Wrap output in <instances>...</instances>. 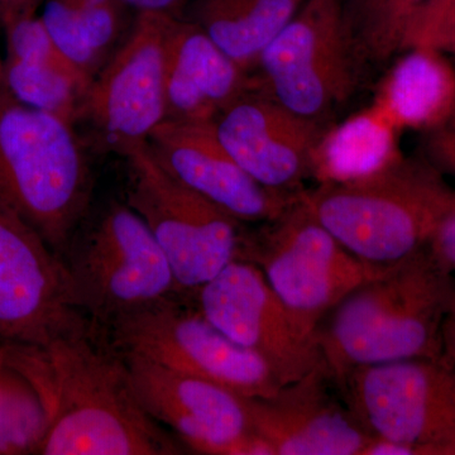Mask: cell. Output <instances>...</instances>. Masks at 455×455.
<instances>
[{
    "instance_id": "cell-1",
    "label": "cell",
    "mask_w": 455,
    "mask_h": 455,
    "mask_svg": "<svg viewBox=\"0 0 455 455\" xmlns=\"http://www.w3.org/2000/svg\"><path fill=\"white\" fill-rule=\"evenodd\" d=\"M47 412L42 455H176L184 447L142 406L127 366L94 326L46 346L0 343Z\"/></svg>"
},
{
    "instance_id": "cell-2",
    "label": "cell",
    "mask_w": 455,
    "mask_h": 455,
    "mask_svg": "<svg viewBox=\"0 0 455 455\" xmlns=\"http://www.w3.org/2000/svg\"><path fill=\"white\" fill-rule=\"evenodd\" d=\"M455 277L427 248L350 292L317 331V347L338 386L355 368L442 358V326Z\"/></svg>"
},
{
    "instance_id": "cell-3",
    "label": "cell",
    "mask_w": 455,
    "mask_h": 455,
    "mask_svg": "<svg viewBox=\"0 0 455 455\" xmlns=\"http://www.w3.org/2000/svg\"><path fill=\"white\" fill-rule=\"evenodd\" d=\"M92 170L74 123L0 88V209L62 259L92 197Z\"/></svg>"
},
{
    "instance_id": "cell-4",
    "label": "cell",
    "mask_w": 455,
    "mask_h": 455,
    "mask_svg": "<svg viewBox=\"0 0 455 455\" xmlns=\"http://www.w3.org/2000/svg\"><path fill=\"white\" fill-rule=\"evenodd\" d=\"M454 196L455 188L423 156H403L367 178L319 184L299 194L347 251L383 268L427 245Z\"/></svg>"
},
{
    "instance_id": "cell-5",
    "label": "cell",
    "mask_w": 455,
    "mask_h": 455,
    "mask_svg": "<svg viewBox=\"0 0 455 455\" xmlns=\"http://www.w3.org/2000/svg\"><path fill=\"white\" fill-rule=\"evenodd\" d=\"M61 259L75 309L99 331L184 295L155 235L124 204H109L90 226L77 229Z\"/></svg>"
},
{
    "instance_id": "cell-6",
    "label": "cell",
    "mask_w": 455,
    "mask_h": 455,
    "mask_svg": "<svg viewBox=\"0 0 455 455\" xmlns=\"http://www.w3.org/2000/svg\"><path fill=\"white\" fill-rule=\"evenodd\" d=\"M238 259L250 260L262 271L302 339L315 347L324 317L350 292L388 268L353 256L300 197L257 232L247 230Z\"/></svg>"
},
{
    "instance_id": "cell-7",
    "label": "cell",
    "mask_w": 455,
    "mask_h": 455,
    "mask_svg": "<svg viewBox=\"0 0 455 455\" xmlns=\"http://www.w3.org/2000/svg\"><path fill=\"white\" fill-rule=\"evenodd\" d=\"M364 66L350 38L343 0H307L266 47L252 89L322 123L355 95Z\"/></svg>"
},
{
    "instance_id": "cell-8",
    "label": "cell",
    "mask_w": 455,
    "mask_h": 455,
    "mask_svg": "<svg viewBox=\"0 0 455 455\" xmlns=\"http://www.w3.org/2000/svg\"><path fill=\"white\" fill-rule=\"evenodd\" d=\"M339 388L377 438L367 455H440L455 442V370L442 358L358 367Z\"/></svg>"
},
{
    "instance_id": "cell-9",
    "label": "cell",
    "mask_w": 455,
    "mask_h": 455,
    "mask_svg": "<svg viewBox=\"0 0 455 455\" xmlns=\"http://www.w3.org/2000/svg\"><path fill=\"white\" fill-rule=\"evenodd\" d=\"M101 333L119 355L148 359L243 397H274L283 387L259 355L221 333L187 295L119 317Z\"/></svg>"
},
{
    "instance_id": "cell-10",
    "label": "cell",
    "mask_w": 455,
    "mask_h": 455,
    "mask_svg": "<svg viewBox=\"0 0 455 455\" xmlns=\"http://www.w3.org/2000/svg\"><path fill=\"white\" fill-rule=\"evenodd\" d=\"M127 205L142 218L172 266L180 290H199L239 259L244 223L176 181L148 143L131 149Z\"/></svg>"
},
{
    "instance_id": "cell-11",
    "label": "cell",
    "mask_w": 455,
    "mask_h": 455,
    "mask_svg": "<svg viewBox=\"0 0 455 455\" xmlns=\"http://www.w3.org/2000/svg\"><path fill=\"white\" fill-rule=\"evenodd\" d=\"M176 17L137 13L119 49L90 86L83 118L122 157L148 143L166 119V61Z\"/></svg>"
},
{
    "instance_id": "cell-12",
    "label": "cell",
    "mask_w": 455,
    "mask_h": 455,
    "mask_svg": "<svg viewBox=\"0 0 455 455\" xmlns=\"http://www.w3.org/2000/svg\"><path fill=\"white\" fill-rule=\"evenodd\" d=\"M89 326L71 302L62 259L0 209V343L46 346Z\"/></svg>"
},
{
    "instance_id": "cell-13",
    "label": "cell",
    "mask_w": 455,
    "mask_h": 455,
    "mask_svg": "<svg viewBox=\"0 0 455 455\" xmlns=\"http://www.w3.org/2000/svg\"><path fill=\"white\" fill-rule=\"evenodd\" d=\"M119 355L146 411L175 431L190 451L208 455H272L254 433L241 395L148 359Z\"/></svg>"
},
{
    "instance_id": "cell-14",
    "label": "cell",
    "mask_w": 455,
    "mask_h": 455,
    "mask_svg": "<svg viewBox=\"0 0 455 455\" xmlns=\"http://www.w3.org/2000/svg\"><path fill=\"white\" fill-rule=\"evenodd\" d=\"M188 298L230 340L259 355L281 385L302 379L322 361L300 337L283 302L254 263L235 259Z\"/></svg>"
},
{
    "instance_id": "cell-15",
    "label": "cell",
    "mask_w": 455,
    "mask_h": 455,
    "mask_svg": "<svg viewBox=\"0 0 455 455\" xmlns=\"http://www.w3.org/2000/svg\"><path fill=\"white\" fill-rule=\"evenodd\" d=\"M331 124L298 116L252 88L212 121L221 145L245 172L290 194L304 190L314 149Z\"/></svg>"
},
{
    "instance_id": "cell-16",
    "label": "cell",
    "mask_w": 455,
    "mask_h": 455,
    "mask_svg": "<svg viewBox=\"0 0 455 455\" xmlns=\"http://www.w3.org/2000/svg\"><path fill=\"white\" fill-rule=\"evenodd\" d=\"M148 147L176 181L244 224L276 220L300 194L272 190L256 181L228 154L212 122L164 121L149 137Z\"/></svg>"
},
{
    "instance_id": "cell-17",
    "label": "cell",
    "mask_w": 455,
    "mask_h": 455,
    "mask_svg": "<svg viewBox=\"0 0 455 455\" xmlns=\"http://www.w3.org/2000/svg\"><path fill=\"white\" fill-rule=\"evenodd\" d=\"M324 361L269 398L244 397L251 425L272 455H367L376 438L331 392Z\"/></svg>"
},
{
    "instance_id": "cell-18",
    "label": "cell",
    "mask_w": 455,
    "mask_h": 455,
    "mask_svg": "<svg viewBox=\"0 0 455 455\" xmlns=\"http://www.w3.org/2000/svg\"><path fill=\"white\" fill-rule=\"evenodd\" d=\"M252 88V75L191 20L175 18L166 61V119L212 122Z\"/></svg>"
},
{
    "instance_id": "cell-19",
    "label": "cell",
    "mask_w": 455,
    "mask_h": 455,
    "mask_svg": "<svg viewBox=\"0 0 455 455\" xmlns=\"http://www.w3.org/2000/svg\"><path fill=\"white\" fill-rule=\"evenodd\" d=\"M7 57L0 88L20 103L74 123L83 118L92 82L56 49L37 13L4 28Z\"/></svg>"
},
{
    "instance_id": "cell-20",
    "label": "cell",
    "mask_w": 455,
    "mask_h": 455,
    "mask_svg": "<svg viewBox=\"0 0 455 455\" xmlns=\"http://www.w3.org/2000/svg\"><path fill=\"white\" fill-rule=\"evenodd\" d=\"M403 52L377 85L373 106L400 132H429L454 109L455 68L430 47Z\"/></svg>"
},
{
    "instance_id": "cell-21",
    "label": "cell",
    "mask_w": 455,
    "mask_h": 455,
    "mask_svg": "<svg viewBox=\"0 0 455 455\" xmlns=\"http://www.w3.org/2000/svg\"><path fill=\"white\" fill-rule=\"evenodd\" d=\"M307 0H191L185 20L252 75L260 55Z\"/></svg>"
},
{
    "instance_id": "cell-22",
    "label": "cell",
    "mask_w": 455,
    "mask_h": 455,
    "mask_svg": "<svg viewBox=\"0 0 455 455\" xmlns=\"http://www.w3.org/2000/svg\"><path fill=\"white\" fill-rule=\"evenodd\" d=\"M400 131L371 106L329 125L314 149L311 178L317 184L353 181L388 169L403 157Z\"/></svg>"
},
{
    "instance_id": "cell-23",
    "label": "cell",
    "mask_w": 455,
    "mask_h": 455,
    "mask_svg": "<svg viewBox=\"0 0 455 455\" xmlns=\"http://www.w3.org/2000/svg\"><path fill=\"white\" fill-rule=\"evenodd\" d=\"M130 13L123 5L92 7L74 0H44L40 17L56 49L92 83L130 32L134 20Z\"/></svg>"
},
{
    "instance_id": "cell-24",
    "label": "cell",
    "mask_w": 455,
    "mask_h": 455,
    "mask_svg": "<svg viewBox=\"0 0 455 455\" xmlns=\"http://www.w3.org/2000/svg\"><path fill=\"white\" fill-rule=\"evenodd\" d=\"M47 425L40 395L0 344V455L40 454Z\"/></svg>"
},
{
    "instance_id": "cell-25",
    "label": "cell",
    "mask_w": 455,
    "mask_h": 455,
    "mask_svg": "<svg viewBox=\"0 0 455 455\" xmlns=\"http://www.w3.org/2000/svg\"><path fill=\"white\" fill-rule=\"evenodd\" d=\"M425 0H349L347 27L362 65L381 66L403 51L407 28Z\"/></svg>"
},
{
    "instance_id": "cell-26",
    "label": "cell",
    "mask_w": 455,
    "mask_h": 455,
    "mask_svg": "<svg viewBox=\"0 0 455 455\" xmlns=\"http://www.w3.org/2000/svg\"><path fill=\"white\" fill-rule=\"evenodd\" d=\"M423 149L425 160L455 179V107L438 127L425 132Z\"/></svg>"
},
{
    "instance_id": "cell-27",
    "label": "cell",
    "mask_w": 455,
    "mask_h": 455,
    "mask_svg": "<svg viewBox=\"0 0 455 455\" xmlns=\"http://www.w3.org/2000/svg\"><path fill=\"white\" fill-rule=\"evenodd\" d=\"M453 13L455 0H425L407 28L403 51L424 46L427 38Z\"/></svg>"
},
{
    "instance_id": "cell-28",
    "label": "cell",
    "mask_w": 455,
    "mask_h": 455,
    "mask_svg": "<svg viewBox=\"0 0 455 455\" xmlns=\"http://www.w3.org/2000/svg\"><path fill=\"white\" fill-rule=\"evenodd\" d=\"M425 248L440 267L455 277V196L434 227Z\"/></svg>"
},
{
    "instance_id": "cell-29",
    "label": "cell",
    "mask_w": 455,
    "mask_h": 455,
    "mask_svg": "<svg viewBox=\"0 0 455 455\" xmlns=\"http://www.w3.org/2000/svg\"><path fill=\"white\" fill-rule=\"evenodd\" d=\"M133 13H154L181 18L191 0H122Z\"/></svg>"
},
{
    "instance_id": "cell-30",
    "label": "cell",
    "mask_w": 455,
    "mask_h": 455,
    "mask_svg": "<svg viewBox=\"0 0 455 455\" xmlns=\"http://www.w3.org/2000/svg\"><path fill=\"white\" fill-rule=\"evenodd\" d=\"M442 359L455 370V286L442 326Z\"/></svg>"
},
{
    "instance_id": "cell-31",
    "label": "cell",
    "mask_w": 455,
    "mask_h": 455,
    "mask_svg": "<svg viewBox=\"0 0 455 455\" xmlns=\"http://www.w3.org/2000/svg\"><path fill=\"white\" fill-rule=\"evenodd\" d=\"M44 0H0V27L3 29L17 18L37 13Z\"/></svg>"
},
{
    "instance_id": "cell-32",
    "label": "cell",
    "mask_w": 455,
    "mask_h": 455,
    "mask_svg": "<svg viewBox=\"0 0 455 455\" xmlns=\"http://www.w3.org/2000/svg\"><path fill=\"white\" fill-rule=\"evenodd\" d=\"M423 47H430L440 52H455V13L435 29Z\"/></svg>"
},
{
    "instance_id": "cell-33",
    "label": "cell",
    "mask_w": 455,
    "mask_h": 455,
    "mask_svg": "<svg viewBox=\"0 0 455 455\" xmlns=\"http://www.w3.org/2000/svg\"><path fill=\"white\" fill-rule=\"evenodd\" d=\"M0 71H2V64H0Z\"/></svg>"
}]
</instances>
